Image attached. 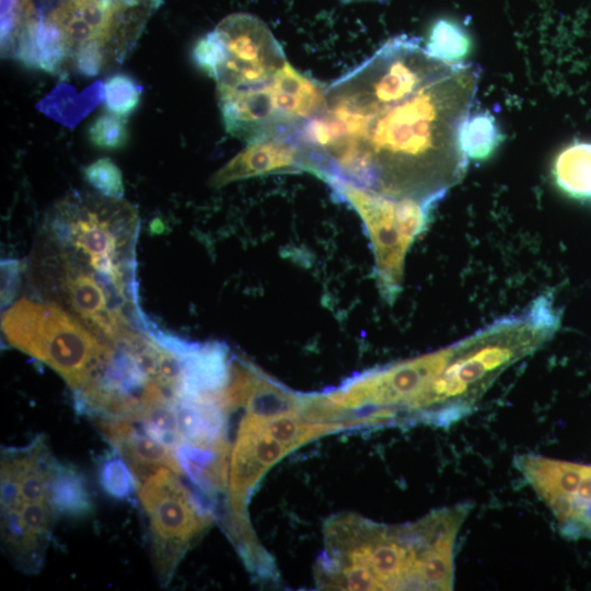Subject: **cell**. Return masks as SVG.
I'll return each mask as SVG.
<instances>
[{
  "label": "cell",
  "instance_id": "obj_6",
  "mask_svg": "<svg viewBox=\"0 0 591 591\" xmlns=\"http://www.w3.org/2000/svg\"><path fill=\"white\" fill-rule=\"evenodd\" d=\"M162 466L138 484L139 500L149 518L154 566L163 583L199 534L212 522L210 508Z\"/></svg>",
  "mask_w": 591,
  "mask_h": 591
},
{
  "label": "cell",
  "instance_id": "obj_19",
  "mask_svg": "<svg viewBox=\"0 0 591 591\" xmlns=\"http://www.w3.org/2000/svg\"><path fill=\"white\" fill-rule=\"evenodd\" d=\"M22 265L16 259L1 262V309L8 308L15 298L21 283Z\"/></svg>",
  "mask_w": 591,
  "mask_h": 591
},
{
  "label": "cell",
  "instance_id": "obj_2",
  "mask_svg": "<svg viewBox=\"0 0 591 591\" xmlns=\"http://www.w3.org/2000/svg\"><path fill=\"white\" fill-rule=\"evenodd\" d=\"M137 209L121 199L72 193L46 218L35 280L93 333L116 340L154 323L140 309L136 277Z\"/></svg>",
  "mask_w": 591,
  "mask_h": 591
},
{
  "label": "cell",
  "instance_id": "obj_10",
  "mask_svg": "<svg viewBox=\"0 0 591 591\" xmlns=\"http://www.w3.org/2000/svg\"><path fill=\"white\" fill-rule=\"evenodd\" d=\"M552 175L567 196L591 201V143L576 142L556 157Z\"/></svg>",
  "mask_w": 591,
  "mask_h": 591
},
{
  "label": "cell",
  "instance_id": "obj_17",
  "mask_svg": "<svg viewBox=\"0 0 591 591\" xmlns=\"http://www.w3.org/2000/svg\"><path fill=\"white\" fill-rule=\"evenodd\" d=\"M85 179L102 195L121 199L125 188L118 166L109 159H99L84 167Z\"/></svg>",
  "mask_w": 591,
  "mask_h": 591
},
{
  "label": "cell",
  "instance_id": "obj_13",
  "mask_svg": "<svg viewBox=\"0 0 591 591\" xmlns=\"http://www.w3.org/2000/svg\"><path fill=\"white\" fill-rule=\"evenodd\" d=\"M175 398L164 399L143 407L137 422L157 441L173 450L182 441L175 410Z\"/></svg>",
  "mask_w": 591,
  "mask_h": 591
},
{
  "label": "cell",
  "instance_id": "obj_18",
  "mask_svg": "<svg viewBox=\"0 0 591 591\" xmlns=\"http://www.w3.org/2000/svg\"><path fill=\"white\" fill-rule=\"evenodd\" d=\"M91 142L106 150H116L125 146L128 132L125 117L114 113L100 115L89 128Z\"/></svg>",
  "mask_w": 591,
  "mask_h": 591
},
{
  "label": "cell",
  "instance_id": "obj_8",
  "mask_svg": "<svg viewBox=\"0 0 591 591\" xmlns=\"http://www.w3.org/2000/svg\"><path fill=\"white\" fill-rule=\"evenodd\" d=\"M309 172L305 154L290 134H273L251 142L218 170L210 179L215 187L277 173Z\"/></svg>",
  "mask_w": 591,
  "mask_h": 591
},
{
  "label": "cell",
  "instance_id": "obj_4",
  "mask_svg": "<svg viewBox=\"0 0 591 591\" xmlns=\"http://www.w3.org/2000/svg\"><path fill=\"white\" fill-rule=\"evenodd\" d=\"M1 329L10 345L51 367L73 392L95 378L113 349L112 343L53 302L20 299L2 314Z\"/></svg>",
  "mask_w": 591,
  "mask_h": 591
},
{
  "label": "cell",
  "instance_id": "obj_15",
  "mask_svg": "<svg viewBox=\"0 0 591 591\" xmlns=\"http://www.w3.org/2000/svg\"><path fill=\"white\" fill-rule=\"evenodd\" d=\"M142 89L136 81L124 73L108 78L104 84L105 105L108 112L126 117L140 102Z\"/></svg>",
  "mask_w": 591,
  "mask_h": 591
},
{
  "label": "cell",
  "instance_id": "obj_12",
  "mask_svg": "<svg viewBox=\"0 0 591 591\" xmlns=\"http://www.w3.org/2000/svg\"><path fill=\"white\" fill-rule=\"evenodd\" d=\"M461 147L468 159L485 160L498 147L502 135L487 112L470 115L461 129Z\"/></svg>",
  "mask_w": 591,
  "mask_h": 591
},
{
  "label": "cell",
  "instance_id": "obj_1",
  "mask_svg": "<svg viewBox=\"0 0 591 591\" xmlns=\"http://www.w3.org/2000/svg\"><path fill=\"white\" fill-rule=\"evenodd\" d=\"M479 81L472 63L431 56L397 35L325 89L292 136L309 173L432 208L464 177L461 129Z\"/></svg>",
  "mask_w": 591,
  "mask_h": 591
},
{
  "label": "cell",
  "instance_id": "obj_9",
  "mask_svg": "<svg viewBox=\"0 0 591 591\" xmlns=\"http://www.w3.org/2000/svg\"><path fill=\"white\" fill-rule=\"evenodd\" d=\"M96 425L128 464L137 480V486L162 466L178 474L182 473L173 450L151 438L143 429H137L134 421L96 418Z\"/></svg>",
  "mask_w": 591,
  "mask_h": 591
},
{
  "label": "cell",
  "instance_id": "obj_3",
  "mask_svg": "<svg viewBox=\"0 0 591 591\" xmlns=\"http://www.w3.org/2000/svg\"><path fill=\"white\" fill-rule=\"evenodd\" d=\"M471 510L462 502L398 526L358 522V537L329 536L348 545H331L321 569L349 590H452L455 542Z\"/></svg>",
  "mask_w": 591,
  "mask_h": 591
},
{
  "label": "cell",
  "instance_id": "obj_7",
  "mask_svg": "<svg viewBox=\"0 0 591 591\" xmlns=\"http://www.w3.org/2000/svg\"><path fill=\"white\" fill-rule=\"evenodd\" d=\"M215 30L222 44V60L212 76L217 86L266 83L288 62L269 27L255 15L230 14Z\"/></svg>",
  "mask_w": 591,
  "mask_h": 591
},
{
  "label": "cell",
  "instance_id": "obj_11",
  "mask_svg": "<svg viewBox=\"0 0 591 591\" xmlns=\"http://www.w3.org/2000/svg\"><path fill=\"white\" fill-rule=\"evenodd\" d=\"M49 499L56 512L69 517H83L92 511L84 477L72 466L57 463L50 480Z\"/></svg>",
  "mask_w": 591,
  "mask_h": 591
},
{
  "label": "cell",
  "instance_id": "obj_14",
  "mask_svg": "<svg viewBox=\"0 0 591 591\" xmlns=\"http://www.w3.org/2000/svg\"><path fill=\"white\" fill-rule=\"evenodd\" d=\"M425 47L438 59L459 62L470 51L471 40L466 32L456 23L441 19L432 25Z\"/></svg>",
  "mask_w": 591,
  "mask_h": 591
},
{
  "label": "cell",
  "instance_id": "obj_20",
  "mask_svg": "<svg viewBox=\"0 0 591 591\" xmlns=\"http://www.w3.org/2000/svg\"><path fill=\"white\" fill-rule=\"evenodd\" d=\"M343 3H359V2H385L387 0H339Z\"/></svg>",
  "mask_w": 591,
  "mask_h": 591
},
{
  "label": "cell",
  "instance_id": "obj_5",
  "mask_svg": "<svg viewBox=\"0 0 591 591\" xmlns=\"http://www.w3.org/2000/svg\"><path fill=\"white\" fill-rule=\"evenodd\" d=\"M360 217L370 239L380 294L393 304L402 291L408 250L430 220L432 207L414 199L391 198L341 179L325 182Z\"/></svg>",
  "mask_w": 591,
  "mask_h": 591
},
{
  "label": "cell",
  "instance_id": "obj_16",
  "mask_svg": "<svg viewBox=\"0 0 591 591\" xmlns=\"http://www.w3.org/2000/svg\"><path fill=\"white\" fill-rule=\"evenodd\" d=\"M103 489L116 499H128L137 490V480L124 459L109 456L100 466Z\"/></svg>",
  "mask_w": 591,
  "mask_h": 591
}]
</instances>
